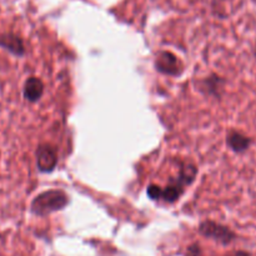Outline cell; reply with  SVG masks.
Here are the masks:
<instances>
[{
  "instance_id": "10",
  "label": "cell",
  "mask_w": 256,
  "mask_h": 256,
  "mask_svg": "<svg viewBox=\"0 0 256 256\" xmlns=\"http://www.w3.org/2000/svg\"><path fill=\"white\" fill-rule=\"evenodd\" d=\"M162 188H160L159 185H149V188H148V195H149L150 199L159 200L162 198Z\"/></svg>"
},
{
  "instance_id": "11",
  "label": "cell",
  "mask_w": 256,
  "mask_h": 256,
  "mask_svg": "<svg viewBox=\"0 0 256 256\" xmlns=\"http://www.w3.org/2000/svg\"><path fill=\"white\" fill-rule=\"evenodd\" d=\"M185 256H202V248H200L199 244H192L188 248L186 254Z\"/></svg>"
},
{
  "instance_id": "8",
  "label": "cell",
  "mask_w": 256,
  "mask_h": 256,
  "mask_svg": "<svg viewBox=\"0 0 256 256\" xmlns=\"http://www.w3.org/2000/svg\"><path fill=\"white\" fill-rule=\"evenodd\" d=\"M42 92H44V84L38 78H29L25 82L24 89H22V95H24L25 100L30 102H35L42 98Z\"/></svg>"
},
{
  "instance_id": "5",
  "label": "cell",
  "mask_w": 256,
  "mask_h": 256,
  "mask_svg": "<svg viewBox=\"0 0 256 256\" xmlns=\"http://www.w3.org/2000/svg\"><path fill=\"white\" fill-rule=\"evenodd\" d=\"M58 164L56 152L48 144L39 145L36 149V166L42 172H50Z\"/></svg>"
},
{
  "instance_id": "2",
  "label": "cell",
  "mask_w": 256,
  "mask_h": 256,
  "mask_svg": "<svg viewBox=\"0 0 256 256\" xmlns=\"http://www.w3.org/2000/svg\"><path fill=\"white\" fill-rule=\"evenodd\" d=\"M198 174V170L195 165L186 164L180 169L179 176L176 179L172 180L166 188L162 189V198L166 202H175L180 199V196L184 192L185 186H189L195 180Z\"/></svg>"
},
{
  "instance_id": "12",
  "label": "cell",
  "mask_w": 256,
  "mask_h": 256,
  "mask_svg": "<svg viewBox=\"0 0 256 256\" xmlns=\"http://www.w3.org/2000/svg\"><path fill=\"white\" fill-rule=\"evenodd\" d=\"M228 256H252V254L248 252H244V250H239V252H235L232 254L228 255Z\"/></svg>"
},
{
  "instance_id": "3",
  "label": "cell",
  "mask_w": 256,
  "mask_h": 256,
  "mask_svg": "<svg viewBox=\"0 0 256 256\" xmlns=\"http://www.w3.org/2000/svg\"><path fill=\"white\" fill-rule=\"evenodd\" d=\"M199 232L202 236L214 240L222 245H229L236 239V234L229 226L212 220L202 222L199 226Z\"/></svg>"
},
{
  "instance_id": "6",
  "label": "cell",
  "mask_w": 256,
  "mask_h": 256,
  "mask_svg": "<svg viewBox=\"0 0 256 256\" xmlns=\"http://www.w3.org/2000/svg\"><path fill=\"white\" fill-rule=\"evenodd\" d=\"M254 140L248 135L238 132V130H230L226 135V145L235 154H244L252 148Z\"/></svg>"
},
{
  "instance_id": "7",
  "label": "cell",
  "mask_w": 256,
  "mask_h": 256,
  "mask_svg": "<svg viewBox=\"0 0 256 256\" xmlns=\"http://www.w3.org/2000/svg\"><path fill=\"white\" fill-rule=\"evenodd\" d=\"M0 48L9 52L15 56H22L25 54L24 42L22 38L12 32H2L0 34Z\"/></svg>"
},
{
  "instance_id": "9",
  "label": "cell",
  "mask_w": 256,
  "mask_h": 256,
  "mask_svg": "<svg viewBox=\"0 0 256 256\" xmlns=\"http://www.w3.org/2000/svg\"><path fill=\"white\" fill-rule=\"evenodd\" d=\"M225 84H226V80H225L224 78H222L220 75L216 74H212L202 82V90H204L208 95H212V96L219 98L220 99Z\"/></svg>"
},
{
  "instance_id": "4",
  "label": "cell",
  "mask_w": 256,
  "mask_h": 256,
  "mask_svg": "<svg viewBox=\"0 0 256 256\" xmlns=\"http://www.w3.org/2000/svg\"><path fill=\"white\" fill-rule=\"evenodd\" d=\"M155 68L159 72L170 76H178L182 70L179 59L170 52H160L156 55Z\"/></svg>"
},
{
  "instance_id": "1",
  "label": "cell",
  "mask_w": 256,
  "mask_h": 256,
  "mask_svg": "<svg viewBox=\"0 0 256 256\" xmlns=\"http://www.w3.org/2000/svg\"><path fill=\"white\" fill-rule=\"evenodd\" d=\"M69 202V198L62 190H48L34 198L32 202V212L38 216H46L52 212L62 210Z\"/></svg>"
}]
</instances>
